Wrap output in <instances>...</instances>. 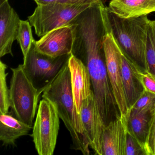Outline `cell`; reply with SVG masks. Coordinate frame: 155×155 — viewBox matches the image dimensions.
Instances as JSON below:
<instances>
[{
    "instance_id": "6da1fadb",
    "label": "cell",
    "mask_w": 155,
    "mask_h": 155,
    "mask_svg": "<svg viewBox=\"0 0 155 155\" xmlns=\"http://www.w3.org/2000/svg\"><path fill=\"white\" fill-rule=\"evenodd\" d=\"M68 60L45 87L42 97L56 105L60 118L71 136L74 148L89 155V143L73 99Z\"/></svg>"
},
{
    "instance_id": "7a4b0ae2",
    "label": "cell",
    "mask_w": 155,
    "mask_h": 155,
    "mask_svg": "<svg viewBox=\"0 0 155 155\" xmlns=\"http://www.w3.org/2000/svg\"><path fill=\"white\" fill-rule=\"evenodd\" d=\"M108 16L111 32L122 54L139 70L147 72V15L124 18L108 11Z\"/></svg>"
},
{
    "instance_id": "3957f363",
    "label": "cell",
    "mask_w": 155,
    "mask_h": 155,
    "mask_svg": "<svg viewBox=\"0 0 155 155\" xmlns=\"http://www.w3.org/2000/svg\"><path fill=\"white\" fill-rule=\"evenodd\" d=\"M11 69L10 107L17 119L33 127L39 95L42 92L35 87L23 64Z\"/></svg>"
},
{
    "instance_id": "277c9868",
    "label": "cell",
    "mask_w": 155,
    "mask_h": 155,
    "mask_svg": "<svg viewBox=\"0 0 155 155\" xmlns=\"http://www.w3.org/2000/svg\"><path fill=\"white\" fill-rule=\"evenodd\" d=\"M60 118L57 107L53 102L45 98L41 101L32 134L39 155L54 154L59 130Z\"/></svg>"
},
{
    "instance_id": "5b68a950",
    "label": "cell",
    "mask_w": 155,
    "mask_h": 155,
    "mask_svg": "<svg viewBox=\"0 0 155 155\" xmlns=\"http://www.w3.org/2000/svg\"><path fill=\"white\" fill-rule=\"evenodd\" d=\"M91 4L67 5L58 3L38 5L28 18L36 35L41 37L55 29L66 26Z\"/></svg>"
},
{
    "instance_id": "8992f818",
    "label": "cell",
    "mask_w": 155,
    "mask_h": 155,
    "mask_svg": "<svg viewBox=\"0 0 155 155\" xmlns=\"http://www.w3.org/2000/svg\"><path fill=\"white\" fill-rule=\"evenodd\" d=\"M105 61L113 95L120 116H128V106L122 80L123 54L113 37L111 31L105 37L104 41Z\"/></svg>"
},
{
    "instance_id": "52a82bcc",
    "label": "cell",
    "mask_w": 155,
    "mask_h": 155,
    "mask_svg": "<svg viewBox=\"0 0 155 155\" xmlns=\"http://www.w3.org/2000/svg\"><path fill=\"white\" fill-rule=\"evenodd\" d=\"M34 41L23 65L26 72L36 87L41 83L43 88L56 77L70 55L52 58L42 54L35 49Z\"/></svg>"
},
{
    "instance_id": "ba28073f",
    "label": "cell",
    "mask_w": 155,
    "mask_h": 155,
    "mask_svg": "<svg viewBox=\"0 0 155 155\" xmlns=\"http://www.w3.org/2000/svg\"><path fill=\"white\" fill-rule=\"evenodd\" d=\"M80 115L90 147L95 154L102 155L101 140L105 126L99 112L93 91L83 101Z\"/></svg>"
},
{
    "instance_id": "9c48e42d",
    "label": "cell",
    "mask_w": 155,
    "mask_h": 155,
    "mask_svg": "<svg viewBox=\"0 0 155 155\" xmlns=\"http://www.w3.org/2000/svg\"><path fill=\"white\" fill-rule=\"evenodd\" d=\"M73 32L69 25L62 26L48 32L38 41L35 49L52 58L70 55L73 46Z\"/></svg>"
},
{
    "instance_id": "30bf717a",
    "label": "cell",
    "mask_w": 155,
    "mask_h": 155,
    "mask_svg": "<svg viewBox=\"0 0 155 155\" xmlns=\"http://www.w3.org/2000/svg\"><path fill=\"white\" fill-rule=\"evenodd\" d=\"M68 65L74 103L80 115L83 101L93 91L90 76L86 65L72 54L69 58Z\"/></svg>"
},
{
    "instance_id": "8fae6325",
    "label": "cell",
    "mask_w": 155,
    "mask_h": 155,
    "mask_svg": "<svg viewBox=\"0 0 155 155\" xmlns=\"http://www.w3.org/2000/svg\"><path fill=\"white\" fill-rule=\"evenodd\" d=\"M127 116H120L105 127L101 140L102 155H125Z\"/></svg>"
},
{
    "instance_id": "7c38bea8",
    "label": "cell",
    "mask_w": 155,
    "mask_h": 155,
    "mask_svg": "<svg viewBox=\"0 0 155 155\" xmlns=\"http://www.w3.org/2000/svg\"><path fill=\"white\" fill-rule=\"evenodd\" d=\"M21 20L7 1L0 5V57L13 56L12 47L17 40Z\"/></svg>"
},
{
    "instance_id": "4fadbf2b",
    "label": "cell",
    "mask_w": 155,
    "mask_h": 155,
    "mask_svg": "<svg viewBox=\"0 0 155 155\" xmlns=\"http://www.w3.org/2000/svg\"><path fill=\"white\" fill-rule=\"evenodd\" d=\"M107 8L120 18H138L155 12V0H111Z\"/></svg>"
},
{
    "instance_id": "5bb4252c",
    "label": "cell",
    "mask_w": 155,
    "mask_h": 155,
    "mask_svg": "<svg viewBox=\"0 0 155 155\" xmlns=\"http://www.w3.org/2000/svg\"><path fill=\"white\" fill-rule=\"evenodd\" d=\"M137 68L122 56V80L123 88L130 109L134 106L144 91L137 72Z\"/></svg>"
},
{
    "instance_id": "9a60e30c",
    "label": "cell",
    "mask_w": 155,
    "mask_h": 155,
    "mask_svg": "<svg viewBox=\"0 0 155 155\" xmlns=\"http://www.w3.org/2000/svg\"><path fill=\"white\" fill-rule=\"evenodd\" d=\"M32 128L8 113H0V140L3 146H14L18 139L28 135Z\"/></svg>"
},
{
    "instance_id": "2e32d148",
    "label": "cell",
    "mask_w": 155,
    "mask_h": 155,
    "mask_svg": "<svg viewBox=\"0 0 155 155\" xmlns=\"http://www.w3.org/2000/svg\"><path fill=\"white\" fill-rule=\"evenodd\" d=\"M155 112L148 110L129 111L128 115V130L144 148L150 121Z\"/></svg>"
},
{
    "instance_id": "e0dca14e",
    "label": "cell",
    "mask_w": 155,
    "mask_h": 155,
    "mask_svg": "<svg viewBox=\"0 0 155 155\" xmlns=\"http://www.w3.org/2000/svg\"><path fill=\"white\" fill-rule=\"evenodd\" d=\"M147 71L155 78V20H150L146 50Z\"/></svg>"
},
{
    "instance_id": "ac0fdd59",
    "label": "cell",
    "mask_w": 155,
    "mask_h": 155,
    "mask_svg": "<svg viewBox=\"0 0 155 155\" xmlns=\"http://www.w3.org/2000/svg\"><path fill=\"white\" fill-rule=\"evenodd\" d=\"M17 40L19 44L25 60L35 41L31 31V26L29 21L21 20Z\"/></svg>"
},
{
    "instance_id": "d6986e66",
    "label": "cell",
    "mask_w": 155,
    "mask_h": 155,
    "mask_svg": "<svg viewBox=\"0 0 155 155\" xmlns=\"http://www.w3.org/2000/svg\"><path fill=\"white\" fill-rule=\"evenodd\" d=\"M8 66L0 61V113L7 114L10 107L9 89L7 85V78L8 73L6 72Z\"/></svg>"
},
{
    "instance_id": "ffe728a7",
    "label": "cell",
    "mask_w": 155,
    "mask_h": 155,
    "mask_svg": "<svg viewBox=\"0 0 155 155\" xmlns=\"http://www.w3.org/2000/svg\"><path fill=\"white\" fill-rule=\"evenodd\" d=\"M142 110L155 111V94L144 90L139 98L129 111L136 112Z\"/></svg>"
},
{
    "instance_id": "44dd1931",
    "label": "cell",
    "mask_w": 155,
    "mask_h": 155,
    "mask_svg": "<svg viewBox=\"0 0 155 155\" xmlns=\"http://www.w3.org/2000/svg\"><path fill=\"white\" fill-rule=\"evenodd\" d=\"M125 155H147L144 147L129 131L126 139Z\"/></svg>"
},
{
    "instance_id": "7402d4cb",
    "label": "cell",
    "mask_w": 155,
    "mask_h": 155,
    "mask_svg": "<svg viewBox=\"0 0 155 155\" xmlns=\"http://www.w3.org/2000/svg\"><path fill=\"white\" fill-rule=\"evenodd\" d=\"M144 149L147 155H155V112L150 121Z\"/></svg>"
},
{
    "instance_id": "603a6c76",
    "label": "cell",
    "mask_w": 155,
    "mask_h": 155,
    "mask_svg": "<svg viewBox=\"0 0 155 155\" xmlns=\"http://www.w3.org/2000/svg\"><path fill=\"white\" fill-rule=\"evenodd\" d=\"M138 74L144 90L155 94V78L147 72L137 69Z\"/></svg>"
},
{
    "instance_id": "cb8c5ba5",
    "label": "cell",
    "mask_w": 155,
    "mask_h": 155,
    "mask_svg": "<svg viewBox=\"0 0 155 155\" xmlns=\"http://www.w3.org/2000/svg\"><path fill=\"white\" fill-rule=\"evenodd\" d=\"M37 5L58 3L67 5H83L91 4L98 0H34Z\"/></svg>"
},
{
    "instance_id": "d4e9b609",
    "label": "cell",
    "mask_w": 155,
    "mask_h": 155,
    "mask_svg": "<svg viewBox=\"0 0 155 155\" xmlns=\"http://www.w3.org/2000/svg\"><path fill=\"white\" fill-rule=\"evenodd\" d=\"M7 1H8V0H0V5H1L2 4Z\"/></svg>"
}]
</instances>
